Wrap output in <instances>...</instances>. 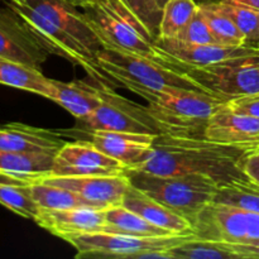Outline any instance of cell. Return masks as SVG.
Here are the masks:
<instances>
[{"label": "cell", "instance_id": "obj_1", "mask_svg": "<svg viewBox=\"0 0 259 259\" xmlns=\"http://www.w3.org/2000/svg\"><path fill=\"white\" fill-rule=\"evenodd\" d=\"M247 151L242 147L215 143L205 137L158 134L148 158L128 169L157 176L201 175L223 186L247 180L242 168Z\"/></svg>", "mask_w": 259, "mask_h": 259}, {"label": "cell", "instance_id": "obj_2", "mask_svg": "<svg viewBox=\"0 0 259 259\" xmlns=\"http://www.w3.org/2000/svg\"><path fill=\"white\" fill-rule=\"evenodd\" d=\"M146 100V109L161 134L177 137H204L211 114L224 99L197 90L184 88H164L151 90L134 83H124Z\"/></svg>", "mask_w": 259, "mask_h": 259}, {"label": "cell", "instance_id": "obj_3", "mask_svg": "<svg viewBox=\"0 0 259 259\" xmlns=\"http://www.w3.org/2000/svg\"><path fill=\"white\" fill-rule=\"evenodd\" d=\"M131 184L175 210L192 223L209 204L214 202L220 185L201 175L157 176L146 172L126 169Z\"/></svg>", "mask_w": 259, "mask_h": 259}, {"label": "cell", "instance_id": "obj_4", "mask_svg": "<svg viewBox=\"0 0 259 259\" xmlns=\"http://www.w3.org/2000/svg\"><path fill=\"white\" fill-rule=\"evenodd\" d=\"M96 58L99 65L115 80L118 86H123L128 82L151 90L184 88L202 91L185 72L167 67L144 56L126 52L119 48L104 47L96 53Z\"/></svg>", "mask_w": 259, "mask_h": 259}, {"label": "cell", "instance_id": "obj_5", "mask_svg": "<svg viewBox=\"0 0 259 259\" xmlns=\"http://www.w3.org/2000/svg\"><path fill=\"white\" fill-rule=\"evenodd\" d=\"M5 4L9 5L24 19L28 27L37 35L38 39L51 55H57L70 61L72 65L82 67L91 80L95 81L98 85L113 89L118 86L115 80L99 65L95 53L91 52L71 33L56 25L24 3L5 0Z\"/></svg>", "mask_w": 259, "mask_h": 259}, {"label": "cell", "instance_id": "obj_6", "mask_svg": "<svg viewBox=\"0 0 259 259\" xmlns=\"http://www.w3.org/2000/svg\"><path fill=\"white\" fill-rule=\"evenodd\" d=\"M195 234L138 237L114 232H88L60 237L76 249L77 258H142L146 253L168 250Z\"/></svg>", "mask_w": 259, "mask_h": 259}, {"label": "cell", "instance_id": "obj_7", "mask_svg": "<svg viewBox=\"0 0 259 259\" xmlns=\"http://www.w3.org/2000/svg\"><path fill=\"white\" fill-rule=\"evenodd\" d=\"M182 72L204 93L224 100L259 93V52L209 66L184 65Z\"/></svg>", "mask_w": 259, "mask_h": 259}, {"label": "cell", "instance_id": "obj_8", "mask_svg": "<svg viewBox=\"0 0 259 259\" xmlns=\"http://www.w3.org/2000/svg\"><path fill=\"white\" fill-rule=\"evenodd\" d=\"M91 27L98 34L104 47H114L126 52L144 56L161 65L182 72L184 63L177 61L171 55L156 45V42L144 37L125 22L116 17L105 5L96 0L93 5L81 9Z\"/></svg>", "mask_w": 259, "mask_h": 259}, {"label": "cell", "instance_id": "obj_9", "mask_svg": "<svg viewBox=\"0 0 259 259\" xmlns=\"http://www.w3.org/2000/svg\"><path fill=\"white\" fill-rule=\"evenodd\" d=\"M192 234L224 243L259 240V212L211 202L192 220Z\"/></svg>", "mask_w": 259, "mask_h": 259}, {"label": "cell", "instance_id": "obj_10", "mask_svg": "<svg viewBox=\"0 0 259 259\" xmlns=\"http://www.w3.org/2000/svg\"><path fill=\"white\" fill-rule=\"evenodd\" d=\"M99 93L101 96L100 105L91 115L80 120L89 133L93 131H113L161 134L146 106L118 95L113 88L108 86L99 85Z\"/></svg>", "mask_w": 259, "mask_h": 259}, {"label": "cell", "instance_id": "obj_11", "mask_svg": "<svg viewBox=\"0 0 259 259\" xmlns=\"http://www.w3.org/2000/svg\"><path fill=\"white\" fill-rule=\"evenodd\" d=\"M50 55L14 9L0 8V57L40 70Z\"/></svg>", "mask_w": 259, "mask_h": 259}, {"label": "cell", "instance_id": "obj_12", "mask_svg": "<svg viewBox=\"0 0 259 259\" xmlns=\"http://www.w3.org/2000/svg\"><path fill=\"white\" fill-rule=\"evenodd\" d=\"M126 167L91 141L66 142L53 157L52 176H93L125 174Z\"/></svg>", "mask_w": 259, "mask_h": 259}, {"label": "cell", "instance_id": "obj_13", "mask_svg": "<svg viewBox=\"0 0 259 259\" xmlns=\"http://www.w3.org/2000/svg\"><path fill=\"white\" fill-rule=\"evenodd\" d=\"M39 180L75 192L88 204L98 209H108L123 204L126 190L131 186V180L126 172L119 175H93V176L48 175Z\"/></svg>", "mask_w": 259, "mask_h": 259}, {"label": "cell", "instance_id": "obj_14", "mask_svg": "<svg viewBox=\"0 0 259 259\" xmlns=\"http://www.w3.org/2000/svg\"><path fill=\"white\" fill-rule=\"evenodd\" d=\"M204 137L215 143L255 148L259 147V119L235 113L224 101L207 120Z\"/></svg>", "mask_w": 259, "mask_h": 259}, {"label": "cell", "instance_id": "obj_15", "mask_svg": "<svg viewBox=\"0 0 259 259\" xmlns=\"http://www.w3.org/2000/svg\"><path fill=\"white\" fill-rule=\"evenodd\" d=\"M15 2L24 3L56 25L67 30L95 55L103 48L98 34L80 8L65 0H15Z\"/></svg>", "mask_w": 259, "mask_h": 259}, {"label": "cell", "instance_id": "obj_16", "mask_svg": "<svg viewBox=\"0 0 259 259\" xmlns=\"http://www.w3.org/2000/svg\"><path fill=\"white\" fill-rule=\"evenodd\" d=\"M91 142L100 151L118 159L128 168H133L148 158L153 149L156 134L131 133V132L93 131Z\"/></svg>", "mask_w": 259, "mask_h": 259}, {"label": "cell", "instance_id": "obj_17", "mask_svg": "<svg viewBox=\"0 0 259 259\" xmlns=\"http://www.w3.org/2000/svg\"><path fill=\"white\" fill-rule=\"evenodd\" d=\"M156 45L184 65L196 67L215 65L240 56L259 52V45L254 43H245L243 46H223L218 43L187 45L177 39H162L156 40Z\"/></svg>", "mask_w": 259, "mask_h": 259}, {"label": "cell", "instance_id": "obj_18", "mask_svg": "<svg viewBox=\"0 0 259 259\" xmlns=\"http://www.w3.org/2000/svg\"><path fill=\"white\" fill-rule=\"evenodd\" d=\"M105 210L90 206L66 210L39 209L34 222L58 238L66 234L99 232L105 227Z\"/></svg>", "mask_w": 259, "mask_h": 259}, {"label": "cell", "instance_id": "obj_19", "mask_svg": "<svg viewBox=\"0 0 259 259\" xmlns=\"http://www.w3.org/2000/svg\"><path fill=\"white\" fill-rule=\"evenodd\" d=\"M66 143L58 132L9 123L0 126V149L20 153H57Z\"/></svg>", "mask_w": 259, "mask_h": 259}, {"label": "cell", "instance_id": "obj_20", "mask_svg": "<svg viewBox=\"0 0 259 259\" xmlns=\"http://www.w3.org/2000/svg\"><path fill=\"white\" fill-rule=\"evenodd\" d=\"M123 206L137 212L152 224L174 234H191L192 224L189 219L161 204L131 184L123 199Z\"/></svg>", "mask_w": 259, "mask_h": 259}, {"label": "cell", "instance_id": "obj_21", "mask_svg": "<svg viewBox=\"0 0 259 259\" xmlns=\"http://www.w3.org/2000/svg\"><path fill=\"white\" fill-rule=\"evenodd\" d=\"M53 153H20L0 149V181L30 184L51 175Z\"/></svg>", "mask_w": 259, "mask_h": 259}, {"label": "cell", "instance_id": "obj_22", "mask_svg": "<svg viewBox=\"0 0 259 259\" xmlns=\"http://www.w3.org/2000/svg\"><path fill=\"white\" fill-rule=\"evenodd\" d=\"M50 100L82 120L94 113L101 104L98 83H89L82 80L62 82L52 80V95Z\"/></svg>", "mask_w": 259, "mask_h": 259}, {"label": "cell", "instance_id": "obj_23", "mask_svg": "<svg viewBox=\"0 0 259 259\" xmlns=\"http://www.w3.org/2000/svg\"><path fill=\"white\" fill-rule=\"evenodd\" d=\"M0 83L51 99L52 78L46 77L42 71L24 63L0 57Z\"/></svg>", "mask_w": 259, "mask_h": 259}, {"label": "cell", "instance_id": "obj_24", "mask_svg": "<svg viewBox=\"0 0 259 259\" xmlns=\"http://www.w3.org/2000/svg\"><path fill=\"white\" fill-rule=\"evenodd\" d=\"M103 230L138 235V237H159V235L174 234L168 230L152 224L123 205L108 207L105 210V227Z\"/></svg>", "mask_w": 259, "mask_h": 259}, {"label": "cell", "instance_id": "obj_25", "mask_svg": "<svg viewBox=\"0 0 259 259\" xmlns=\"http://www.w3.org/2000/svg\"><path fill=\"white\" fill-rule=\"evenodd\" d=\"M29 190L33 200H34L39 209L66 210L85 206L94 207L90 204H88L85 200L81 199L78 195H76L75 192L63 189V187L47 184V182L42 181L39 179L30 182Z\"/></svg>", "mask_w": 259, "mask_h": 259}, {"label": "cell", "instance_id": "obj_26", "mask_svg": "<svg viewBox=\"0 0 259 259\" xmlns=\"http://www.w3.org/2000/svg\"><path fill=\"white\" fill-rule=\"evenodd\" d=\"M199 4L194 0H168L163 5L159 34L157 40L175 39L191 20Z\"/></svg>", "mask_w": 259, "mask_h": 259}, {"label": "cell", "instance_id": "obj_27", "mask_svg": "<svg viewBox=\"0 0 259 259\" xmlns=\"http://www.w3.org/2000/svg\"><path fill=\"white\" fill-rule=\"evenodd\" d=\"M168 259H223L235 258L234 254L222 242L194 235L186 242L167 250Z\"/></svg>", "mask_w": 259, "mask_h": 259}, {"label": "cell", "instance_id": "obj_28", "mask_svg": "<svg viewBox=\"0 0 259 259\" xmlns=\"http://www.w3.org/2000/svg\"><path fill=\"white\" fill-rule=\"evenodd\" d=\"M214 202L259 212V186L248 179L223 185L218 189Z\"/></svg>", "mask_w": 259, "mask_h": 259}, {"label": "cell", "instance_id": "obj_29", "mask_svg": "<svg viewBox=\"0 0 259 259\" xmlns=\"http://www.w3.org/2000/svg\"><path fill=\"white\" fill-rule=\"evenodd\" d=\"M0 205L24 219L34 222L39 207L33 200L29 184L0 181Z\"/></svg>", "mask_w": 259, "mask_h": 259}, {"label": "cell", "instance_id": "obj_30", "mask_svg": "<svg viewBox=\"0 0 259 259\" xmlns=\"http://www.w3.org/2000/svg\"><path fill=\"white\" fill-rule=\"evenodd\" d=\"M200 8L206 18L215 43L223 46H243L248 43L234 22L224 13L218 10L212 3L200 4Z\"/></svg>", "mask_w": 259, "mask_h": 259}, {"label": "cell", "instance_id": "obj_31", "mask_svg": "<svg viewBox=\"0 0 259 259\" xmlns=\"http://www.w3.org/2000/svg\"><path fill=\"white\" fill-rule=\"evenodd\" d=\"M212 5L234 22L248 43L259 45V13L227 0L212 3Z\"/></svg>", "mask_w": 259, "mask_h": 259}, {"label": "cell", "instance_id": "obj_32", "mask_svg": "<svg viewBox=\"0 0 259 259\" xmlns=\"http://www.w3.org/2000/svg\"><path fill=\"white\" fill-rule=\"evenodd\" d=\"M134 17L146 27L149 34L157 40L159 34V24H161L163 8L157 0H121Z\"/></svg>", "mask_w": 259, "mask_h": 259}, {"label": "cell", "instance_id": "obj_33", "mask_svg": "<svg viewBox=\"0 0 259 259\" xmlns=\"http://www.w3.org/2000/svg\"><path fill=\"white\" fill-rule=\"evenodd\" d=\"M175 39L180 40L182 43H187V45H210V43H215L211 30H210L206 18H205L200 5L194 17L191 18V20L187 23L184 30Z\"/></svg>", "mask_w": 259, "mask_h": 259}, {"label": "cell", "instance_id": "obj_34", "mask_svg": "<svg viewBox=\"0 0 259 259\" xmlns=\"http://www.w3.org/2000/svg\"><path fill=\"white\" fill-rule=\"evenodd\" d=\"M227 105L235 113L259 119V93L229 99Z\"/></svg>", "mask_w": 259, "mask_h": 259}, {"label": "cell", "instance_id": "obj_35", "mask_svg": "<svg viewBox=\"0 0 259 259\" xmlns=\"http://www.w3.org/2000/svg\"><path fill=\"white\" fill-rule=\"evenodd\" d=\"M242 168L245 177L259 186V147L248 149L243 157Z\"/></svg>", "mask_w": 259, "mask_h": 259}, {"label": "cell", "instance_id": "obj_36", "mask_svg": "<svg viewBox=\"0 0 259 259\" xmlns=\"http://www.w3.org/2000/svg\"><path fill=\"white\" fill-rule=\"evenodd\" d=\"M224 244L235 258L259 259V240L252 243H224Z\"/></svg>", "mask_w": 259, "mask_h": 259}, {"label": "cell", "instance_id": "obj_37", "mask_svg": "<svg viewBox=\"0 0 259 259\" xmlns=\"http://www.w3.org/2000/svg\"><path fill=\"white\" fill-rule=\"evenodd\" d=\"M227 2L234 3V4L240 5V7L248 8V9H252L259 13V0H227Z\"/></svg>", "mask_w": 259, "mask_h": 259}, {"label": "cell", "instance_id": "obj_38", "mask_svg": "<svg viewBox=\"0 0 259 259\" xmlns=\"http://www.w3.org/2000/svg\"><path fill=\"white\" fill-rule=\"evenodd\" d=\"M65 2L70 3V4L75 5V7L82 9V8H86V7H90V5H93L94 3L96 2V0H65Z\"/></svg>", "mask_w": 259, "mask_h": 259}, {"label": "cell", "instance_id": "obj_39", "mask_svg": "<svg viewBox=\"0 0 259 259\" xmlns=\"http://www.w3.org/2000/svg\"><path fill=\"white\" fill-rule=\"evenodd\" d=\"M157 2H158V3H159V5H161V7L163 8V5L166 4V3L168 2V0H157Z\"/></svg>", "mask_w": 259, "mask_h": 259}, {"label": "cell", "instance_id": "obj_40", "mask_svg": "<svg viewBox=\"0 0 259 259\" xmlns=\"http://www.w3.org/2000/svg\"><path fill=\"white\" fill-rule=\"evenodd\" d=\"M4 2H5V0H4Z\"/></svg>", "mask_w": 259, "mask_h": 259}]
</instances>
